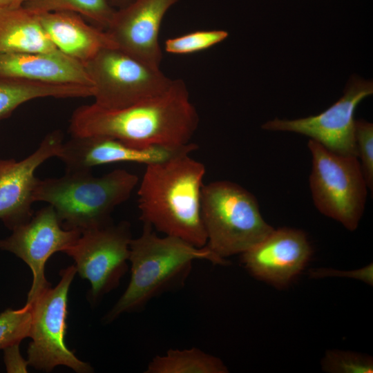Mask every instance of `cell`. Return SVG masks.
<instances>
[{
  "mask_svg": "<svg viewBox=\"0 0 373 373\" xmlns=\"http://www.w3.org/2000/svg\"><path fill=\"white\" fill-rule=\"evenodd\" d=\"M56 50L44 31L37 14L23 6L0 8V53Z\"/></svg>",
  "mask_w": 373,
  "mask_h": 373,
  "instance_id": "cell-18",
  "label": "cell"
},
{
  "mask_svg": "<svg viewBox=\"0 0 373 373\" xmlns=\"http://www.w3.org/2000/svg\"><path fill=\"white\" fill-rule=\"evenodd\" d=\"M59 131L47 134L37 149L21 160L0 159V220L10 230L28 221L38 178L35 172L45 161L57 157L63 144Z\"/></svg>",
  "mask_w": 373,
  "mask_h": 373,
  "instance_id": "cell-12",
  "label": "cell"
},
{
  "mask_svg": "<svg viewBox=\"0 0 373 373\" xmlns=\"http://www.w3.org/2000/svg\"><path fill=\"white\" fill-rule=\"evenodd\" d=\"M130 224L122 221L81 233L64 253L73 258L79 275L90 283L88 298L96 303L115 289L128 270Z\"/></svg>",
  "mask_w": 373,
  "mask_h": 373,
  "instance_id": "cell-9",
  "label": "cell"
},
{
  "mask_svg": "<svg viewBox=\"0 0 373 373\" xmlns=\"http://www.w3.org/2000/svg\"><path fill=\"white\" fill-rule=\"evenodd\" d=\"M29 0H0V8H18L23 6V5Z\"/></svg>",
  "mask_w": 373,
  "mask_h": 373,
  "instance_id": "cell-28",
  "label": "cell"
},
{
  "mask_svg": "<svg viewBox=\"0 0 373 373\" xmlns=\"http://www.w3.org/2000/svg\"><path fill=\"white\" fill-rule=\"evenodd\" d=\"M107 2L115 10L121 9L134 0H106Z\"/></svg>",
  "mask_w": 373,
  "mask_h": 373,
  "instance_id": "cell-29",
  "label": "cell"
},
{
  "mask_svg": "<svg viewBox=\"0 0 373 373\" xmlns=\"http://www.w3.org/2000/svg\"><path fill=\"white\" fill-rule=\"evenodd\" d=\"M48 39L64 55L85 65L102 50L117 48L107 32L71 11L39 14Z\"/></svg>",
  "mask_w": 373,
  "mask_h": 373,
  "instance_id": "cell-16",
  "label": "cell"
},
{
  "mask_svg": "<svg viewBox=\"0 0 373 373\" xmlns=\"http://www.w3.org/2000/svg\"><path fill=\"white\" fill-rule=\"evenodd\" d=\"M31 317L30 305L26 303L21 309H7L0 314V350L30 336Z\"/></svg>",
  "mask_w": 373,
  "mask_h": 373,
  "instance_id": "cell-23",
  "label": "cell"
},
{
  "mask_svg": "<svg viewBox=\"0 0 373 373\" xmlns=\"http://www.w3.org/2000/svg\"><path fill=\"white\" fill-rule=\"evenodd\" d=\"M201 216L206 246L224 259L242 254L274 229L263 219L255 196L226 180L204 184Z\"/></svg>",
  "mask_w": 373,
  "mask_h": 373,
  "instance_id": "cell-5",
  "label": "cell"
},
{
  "mask_svg": "<svg viewBox=\"0 0 373 373\" xmlns=\"http://www.w3.org/2000/svg\"><path fill=\"white\" fill-rule=\"evenodd\" d=\"M198 260L227 264L206 245L198 247L178 237H160L144 224L142 234L130 242L129 283L104 321L108 323L123 313L142 309L154 297L184 282L192 263Z\"/></svg>",
  "mask_w": 373,
  "mask_h": 373,
  "instance_id": "cell-3",
  "label": "cell"
},
{
  "mask_svg": "<svg viewBox=\"0 0 373 373\" xmlns=\"http://www.w3.org/2000/svg\"><path fill=\"white\" fill-rule=\"evenodd\" d=\"M355 141L357 157L367 187H373V124L363 119L355 121Z\"/></svg>",
  "mask_w": 373,
  "mask_h": 373,
  "instance_id": "cell-25",
  "label": "cell"
},
{
  "mask_svg": "<svg viewBox=\"0 0 373 373\" xmlns=\"http://www.w3.org/2000/svg\"><path fill=\"white\" fill-rule=\"evenodd\" d=\"M0 75L37 82L93 87L84 65L59 50L0 53Z\"/></svg>",
  "mask_w": 373,
  "mask_h": 373,
  "instance_id": "cell-17",
  "label": "cell"
},
{
  "mask_svg": "<svg viewBox=\"0 0 373 373\" xmlns=\"http://www.w3.org/2000/svg\"><path fill=\"white\" fill-rule=\"evenodd\" d=\"M310 276L313 278L323 277H347L363 281L368 285L373 283V266L372 264L354 271H339L332 269H318L310 271Z\"/></svg>",
  "mask_w": 373,
  "mask_h": 373,
  "instance_id": "cell-26",
  "label": "cell"
},
{
  "mask_svg": "<svg viewBox=\"0 0 373 373\" xmlns=\"http://www.w3.org/2000/svg\"><path fill=\"white\" fill-rule=\"evenodd\" d=\"M372 93V81L352 76L343 95L320 114L296 119L276 118L262 128L302 134L333 153L357 157L354 113L360 102Z\"/></svg>",
  "mask_w": 373,
  "mask_h": 373,
  "instance_id": "cell-10",
  "label": "cell"
},
{
  "mask_svg": "<svg viewBox=\"0 0 373 373\" xmlns=\"http://www.w3.org/2000/svg\"><path fill=\"white\" fill-rule=\"evenodd\" d=\"M19 345L9 346L4 350V362L8 372H26L28 361H25L20 355Z\"/></svg>",
  "mask_w": 373,
  "mask_h": 373,
  "instance_id": "cell-27",
  "label": "cell"
},
{
  "mask_svg": "<svg viewBox=\"0 0 373 373\" xmlns=\"http://www.w3.org/2000/svg\"><path fill=\"white\" fill-rule=\"evenodd\" d=\"M324 371L331 373H372L373 360L363 354L329 350L321 361Z\"/></svg>",
  "mask_w": 373,
  "mask_h": 373,
  "instance_id": "cell-24",
  "label": "cell"
},
{
  "mask_svg": "<svg viewBox=\"0 0 373 373\" xmlns=\"http://www.w3.org/2000/svg\"><path fill=\"white\" fill-rule=\"evenodd\" d=\"M197 149L198 146L192 142L177 149L136 147L105 136L72 137L63 142L57 157L65 164L66 170L92 169L95 166L122 162L146 166L190 153Z\"/></svg>",
  "mask_w": 373,
  "mask_h": 373,
  "instance_id": "cell-15",
  "label": "cell"
},
{
  "mask_svg": "<svg viewBox=\"0 0 373 373\" xmlns=\"http://www.w3.org/2000/svg\"><path fill=\"white\" fill-rule=\"evenodd\" d=\"M23 7L37 15L57 11L75 12L105 30L116 11L106 0H29Z\"/></svg>",
  "mask_w": 373,
  "mask_h": 373,
  "instance_id": "cell-21",
  "label": "cell"
},
{
  "mask_svg": "<svg viewBox=\"0 0 373 373\" xmlns=\"http://www.w3.org/2000/svg\"><path fill=\"white\" fill-rule=\"evenodd\" d=\"M180 0H134L116 10L106 30L117 48L156 68L162 52L159 35L162 20Z\"/></svg>",
  "mask_w": 373,
  "mask_h": 373,
  "instance_id": "cell-14",
  "label": "cell"
},
{
  "mask_svg": "<svg viewBox=\"0 0 373 373\" xmlns=\"http://www.w3.org/2000/svg\"><path fill=\"white\" fill-rule=\"evenodd\" d=\"M219 358L197 347L169 350L149 363L145 373H227Z\"/></svg>",
  "mask_w": 373,
  "mask_h": 373,
  "instance_id": "cell-20",
  "label": "cell"
},
{
  "mask_svg": "<svg viewBox=\"0 0 373 373\" xmlns=\"http://www.w3.org/2000/svg\"><path fill=\"white\" fill-rule=\"evenodd\" d=\"M84 66L93 83V103L108 109L125 108L157 96L173 81L160 68L117 48L102 50Z\"/></svg>",
  "mask_w": 373,
  "mask_h": 373,
  "instance_id": "cell-7",
  "label": "cell"
},
{
  "mask_svg": "<svg viewBox=\"0 0 373 373\" xmlns=\"http://www.w3.org/2000/svg\"><path fill=\"white\" fill-rule=\"evenodd\" d=\"M189 154L146 165L137 191L138 208L144 224L202 247L207 240L201 216L206 169Z\"/></svg>",
  "mask_w": 373,
  "mask_h": 373,
  "instance_id": "cell-2",
  "label": "cell"
},
{
  "mask_svg": "<svg viewBox=\"0 0 373 373\" xmlns=\"http://www.w3.org/2000/svg\"><path fill=\"white\" fill-rule=\"evenodd\" d=\"M198 124L186 84L173 79L164 93L125 108L108 109L95 103L77 107L69 132L72 137H109L136 147L177 149L191 142Z\"/></svg>",
  "mask_w": 373,
  "mask_h": 373,
  "instance_id": "cell-1",
  "label": "cell"
},
{
  "mask_svg": "<svg viewBox=\"0 0 373 373\" xmlns=\"http://www.w3.org/2000/svg\"><path fill=\"white\" fill-rule=\"evenodd\" d=\"M76 272L74 265L61 270L59 283L47 288L30 304L32 341L28 348V363L38 370L50 372L57 365H65L78 373L93 372L90 364L79 360L65 342L68 295Z\"/></svg>",
  "mask_w": 373,
  "mask_h": 373,
  "instance_id": "cell-8",
  "label": "cell"
},
{
  "mask_svg": "<svg viewBox=\"0 0 373 373\" xmlns=\"http://www.w3.org/2000/svg\"><path fill=\"white\" fill-rule=\"evenodd\" d=\"M308 148L314 205L323 215L354 231L364 211L367 188L358 157L336 154L311 139Z\"/></svg>",
  "mask_w": 373,
  "mask_h": 373,
  "instance_id": "cell-6",
  "label": "cell"
},
{
  "mask_svg": "<svg viewBox=\"0 0 373 373\" xmlns=\"http://www.w3.org/2000/svg\"><path fill=\"white\" fill-rule=\"evenodd\" d=\"M12 231L8 237L0 239V249L12 253L30 268L33 279L26 302L30 305L50 287L44 274L49 258L57 251L64 252L77 241L81 232L63 229L50 204L38 210Z\"/></svg>",
  "mask_w": 373,
  "mask_h": 373,
  "instance_id": "cell-11",
  "label": "cell"
},
{
  "mask_svg": "<svg viewBox=\"0 0 373 373\" xmlns=\"http://www.w3.org/2000/svg\"><path fill=\"white\" fill-rule=\"evenodd\" d=\"M224 30H199L169 38L164 42L166 52L188 55L207 50L222 42L228 37Z\"/></svg>",
  "mask_w": 373,
  "mask_h": 373,
  "instance_id": "cell-22",
  "label": "cell"
},
{
  "mask_svg": "<svg viewBox=\"0 0 373 373\" xmlns=\"http://www.w3.org/2000/svg\"><path fill=\"white\" fill-rule=\"evenodd\" d=\"M138 182L137 175L125 169L99 177L92 169L66 170L59 178H38L34 200L52 206L63 229L82 233L111 223L112 212Z\"/></svg>",
  "mask_w": 373,
  "mask_h": 373,
  "instance_id": "cell-4",
  "label": "cell"
},
{
  "mask_svg": "<svg viewBox=\"0 0 373 373\" xmlns=\"http://www.w3.org/2000/svg\"><path fill=\"white\" fill-rule=\"evenodd\" d=\"M92 95V86L48 84L0 75V120L8 117L21 104L35 99L84 98Z\"/></svg>",
  "mask_w": 373,
  "mask_h": 373,
  "instance_id": "cell-19",
  "label": "cell"
},
{
  "mask_svg": "<svg viewBox=\"0 0 373 373\" xmlns=\"http://www.w3.org/2000/svg\"><path fill=\"white\" fill-rule=\"evenodd\" d=\"M311 254L312 248L303 231L283 227L274 229L240 254V260L254 278L283 287L300 274Z\"/></svg>",
  "mask_w": 373,
  "mask_h": 373,
  "instance_id": "cell-13",
  "label": "cell"
}]
</instances>
